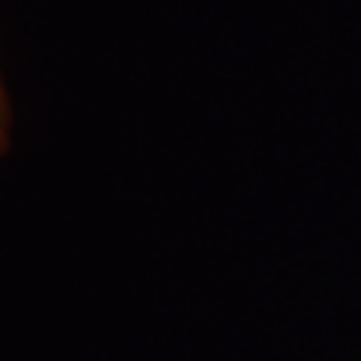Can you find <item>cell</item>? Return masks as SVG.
<instances>
[{
	"label": "cell",
	"mask_w": 361,
	"mask_h": 361,
	"mask_svg": "<svg viewBox=\"0 0 361 361\" xmlns=\"http://www.w3.org/2000/svg\"><path fill=\"white\" fill-rule=\"evenodd\" d=\"M9 130H13V109H9L6 87H4V78H0V154L9 148Z\"/></svg>",
	"instance_id": "obj_1"
}]
</instances>
